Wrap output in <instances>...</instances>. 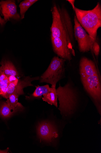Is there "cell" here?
<instances>
[{"label":"cell","instance_id":"obj_1","mask_svg":"<svg viewBox=\"0 0 101 153\" xmlns=\"http://www.w3.org/2000/svg\"><path fill=\"white\" fill-rule=\"evenodd\" d=\"M52 23L51 27V38L63 39L74 46V27L67 10L54 5L51 10Z\"/></svg>","mask_w":101,"mask_h":153},{"label":"cell","instance_id":"obj_2","mask_svg":"<svg viewBox=\"0 0 101 153\" xmlns=\"http://www.w3.org/2000/svg\"><path fill=\"white\" fill-rule=\"evenodd\" d=\"M56 92L60 104L58 109L61 114L64 117L72 116L75 112L78 105L77 90L68 82L63 87L60 85L56 89Z\"/></svg>","mask_w":101,"mask_h":153},{"label":"cell","instance_id":"obj_3","mask_svg":"<svg viewBox=\"0 0 101 153\" xmlns=\"http://www.w3.org/2000/svg\"><path fill=\"white\" fill-rule=\"evenodd\" d=\"M76 17L82 27L96 41L97 32L101 27V7L97 3L93 9L86 10L76 7L74 9Z\"/></svg>","mask_w":101,"mask_h":153},{"label":"cell","instance_id":"obj_4","mask_svg":"<svg viewBox=\"0 0 101 153\" xmlns=\"http://www.w3.org/2000/svg\"><path fill=\"white\" fill-rule=\"evenodd\" d=\"M65 61L59 57H54L47 70L41 76L40 82L49 83L52 85H56L64 75Z\"/></svg>","mask_w":101,"mask_h":153},{"label":"cell","instance_id":"obj_5","mask_svg":"<svg viewBox=\"0 0 101 153\" xmlns=\"http://www.w3.org/2000/svg\"><path fill=\"white\" fill-rule=\"evenodd\" d=\"M81 78L84 89L94 102L100 115L101 86L98 75Z\"/></svg>","mask_w":101,"mask_h":153},{"label":"cell","instance_id":"obj_6","mask_svg":"<svg viewBox=\"0 0 101 153\" xmlns=\"http://www.w3.org/2000/svg\"><path fill=\"white\" fill-rule=\"evenodd\" d=\"M74 22V37L77 41L79 50L81 52H88L92 49L93 44L95 41L83 28L76 16Z\"/></svg>","mask_w":101,"mask_h":153},{"label":"cell","instance_id":"obj_7","mask_svg":"<svg viewBox=\"0 0 101 153\" xmlns=\"http://www.w3.org/2000/svg\"><path fill=\"white\" fill-rule=\"evenodd\" d=\"M39 77L31 78L27 77L25 79L20 80L17 82L9 83L8 86L7 93L4 97L6 99L9 98L10 95L15 94L19 96L24 94L23 89L29 86H33L31 82L34 80H38Z\"/></svg>","mask_w":101,"mask_h":153},{"label":"cell","instance_id":"obj_8","mask_svg":"<svg viewBox=\"0 0 101 153\" xmlns=\"http://www.w3.org/2000/svg\"><path fill=\"white\" fill-rule=\"evenodd\" d=\"M37 131L41 140L48 142H51L58 136L55 128L51 124L47 122L39 124Z\"/></svg>","mask_w":101,"mask_h":153},{"label":"cell","instance_id":"obj_9","mask_svg":"<svg viewBox=\"0 0 101 153\" xmlns=\"http://www.w3.org/2000/svg\"><path fill=\"white\" fill-rule=\"evenodd\" d=\"M0 5L5 21H7L10 19L17 20L20 19V16L17 12L15 1H2L0 2Z\"/></svg>","mask_w":101,"mask_h":153},{"label":"cell","instance_id":"obj_10","mask_svg":"<svg viewBox=\"0 0 101 153\" xmlns=\"http://www.w3.org/2000/svg\"><path fill=\"white\" fill-rule=\"evenodd\" d=\"M79 71L81 78L98 75L94 62L85 57L82 58L80 60Z\"/></svg>","mask_w":101,"mask_h":153},{"label":"cell","instance_id":"obj_11","mask_svg":"<svg viewBox=\"0 0 101 153\" xmlns=\"http://www.w3.org/2000/svg\"><path fill=\"white\" fill-rule=\"evenodd\" d=\"M2 71L8 77L12 76L18 77L19 74L16 68L13 64L10 61L4 60L1 63Z\"/></svg>","mask_w":101,"mask_h":153},{"label":"cell","instance_id":"obj_12","mask_svg":"<svg viewBox=\"0 0 101 153\" xmlns=\"http://www.w3.org/2000/svg\"><path fill=\"white\" fill-rule=\"evenodd\" d=\"M56 86V85H52L50 91L43 95L42 99L43 101L47 102L51 105H54L57 107L58 106V105H57V97Z\"/></svg>","mask_w":101,"mask_h":153},{"label":"cell","instance_id":"obj_13","mask_svg":"<svg viewBox=\"0 0 101 153\" xmlns=\"http://www.w3.org/2000/svg\"><path fill=\"white\" fill-rule=\"evenodd\" d=\"M8 77L5 75L0 66V95L5 97L9 84Z\"/></svg>","mask_w":101,"mask_h":153},{"label":"cell","instance_id":"obj_14","mask_svg":"<svg viewBox=\"0 0 101 153\" xmlns=\"http://www.w3.org/2000/svg\"><path fill=\"white\" fill-rule=\"evenodd\" d=\"M19 96L15 94L10 95L6 102L8 105L14 109H17L19 107H22L21 104L18 102Z\"/></svg>","mask_w":101,"mask_h":153},{"label":"cell","instance_id":"obj_15","mask_svg":"<svg viewBox=\"0 0 101 153\" xmlns=\"http://www.w3.org/2000/svg\"><path fill=\"white\" fill-rule=\"evenodd\" d=\"M17 109L12 108L8 105L6 102H5L0 108V115L4 118L8 117L15 113Z\"/></svg>","mask_w":101,"mask_h":153},{"label":"cell","instance_id":"obj_16","mask_svg":"<svg viewBox=\"0 0 101 153\" xmlns=\"http://www.w3.org/2000/svg\"><path fill=\"white\" fill-rule=\"evenodd\" d=\"M51 90V88L48 85L43 86H38L36 87L32 96L34 98H39L43 95L50 92Z\"/></svg>","mask_w":101,"mask_h":153},{"label":"cell","instance_id":"obj_17","mask_svg":"<svg viewBox=\"0 0 101 153\" xmlns=\"http://www.w3.org/2000/svg\"><path fill=\"white\" fill-rule=\"evenodd\" d=\"M33 4L28 1V0H25L22 2L19 5L20 9V19L24 18L25 14L28 8Z\"/></svg>","mask_w":101,"mask_h":153},{"label":"cell","instance_id":"obj_18","mask_svg":"<svg viewBox=\"0 0 101 153\" xmlns=\"http://www.w3.org/2000/svg\"><path fill=\"white\" fill-rule=\"evenodd\" d=\"M92 49L95 55L96 56H97L100 53V48L98 44L96 41L93 44Z\"/></svg>","mask_w":101,"mask_h":153},{"label":"cell","instance_id":"obj_19","mask_svg":"<svg viewBox=\"0 0 101 153\" xmlns=\"http://www.w3.org/2000/svg\"><path fill=\"white\" fill-rule=\"evenodd\" d=\"M8 78L9 83L17 82L19 80L17 78V77L14 76H9L8 77Z\"/></svg>","mask_w":101,"mask_h":153},{"label":"cell","instance_id":"obj_20","mask_svg":"<svg viewBox=\"0 0 101 153\" xmlns=\"http://www.w3.org/2000/svg\"><path fill=\"white\" fill-rule=\"evenodd\" d=\"M67 1H68L71 4L74 10L75 7V1H74V0H68Z\"/></svg>","mask_w":101,"mask_h":153},{"label":"cell","instance_id":"obj_21","mask_svg":"<svg viewBox=\"0 0 101 153\" xmlns=\"http://www.w3.org/2000/svg\"><path fill=\"white\" fill-rule=\"evenodd\" d=\"M5 21L4 19H3L1 18L0 17V24H1V25H3L4 23H5Z\"/></svg>","mask_w":101,"mask_h":153},{"label":"cell","instance_id":"obj_22","mask_svg":"<svg viewBox=\"0 0 101 153\" xmlns=\"http://www.w3.org/2000/svg\"><path fill=\"white\" fill-rule=\"evenodd\" d=\"M9 148H7L6 150H0V153H7L8 152Z\"/></svg>","mask_w":101,"mask_h":153},{"label":"cell","instance_id":"obj_23","mask_svg":"<svg viewBox=\"0 0 101 153\" xmlns=\"http://www.w3.org/2000/svg\"><path fill=\"white\" fill-rule=\"evenodd\" d=\"M1 5H0V11H1Z\"/></svg>","mask_w":101,"mask_h":153}]
</instances>
